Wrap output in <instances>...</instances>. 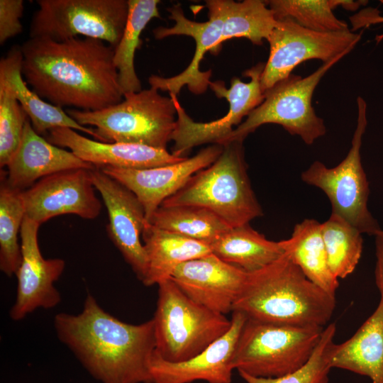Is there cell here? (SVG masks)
<instances>
[{"label": "cell", "instance_id": "obj_35", "mask_svg": "<svg viewBox=\"0 0 383 383\" xmlns=\"http://www.w3.org/2000/svg\"><path fill=\"white\" fill-rule=\"evenodd\" d=\"M23 9L22 0H0L1 44L22 32L21 18Z\"/></svg>", "mask_w": 383, "mask_h": 383}, {"label": "cell", "instance_id": "obj_19", "mask_svg": "<svg viewBox=\"0 0 383 383\" xmlns=\"http://www.w3.org/2000/svg\"><path fill=\"white\" fill-rule=\"evenodd\" d=\"M231 320V326L223 335L190 359L171 362L154 353L150 365L152 383H231L233 355L247 317L233 311Z\"/></svg>", "mask_w": 383, "mask_h": 383}, {"label": "cell", "instance_id": "obj_27", "mask_svg": "<svg viewBox=\"0 0 383 383\" xmlns=\"http://www.w3.org/2000/svg\"><path fill=\"white\" fill-rule=\"evenodd\" d=\"M160 2L158 0H128L126 23L113 56L123 94L142 90L135 70V53L141 44L140 35L143 29L153 18H160L157 6Z\"/></svg>", "mask_w": 383, "mask_h": 383}, {"label": "cell", "instance_id": "obj_23", "mask_svg": "<svg viewBox=\"0 0 383 383\" xmlns=\"http://www.w3.org/2000/svg\"><path fill=\"white\" fill-rule=\"evenodd\" d=\"M332 368L346 370L383 383V294L374 312L347 340L335 345Z\"/></svg>", "mask_w": 383, "mask_h": 383}, {"label": "cell", "instance_id": "obj_32", "mask_svg": "<svg viewBox=\"0 0 383 383\" xmlns=\"http://www.w3.org/2000/svg\"><path fill=\"white\" fill-rule=\"evenodd\" d=\"M265 3L277 21L289 19L305 28L318 32L349 29L346 22L335 16L331 0H270Z\"/></svg>", "mask_w": 383, "mask_h": 383}, {"label": "cell", "instance_id": "obj_3", "mask_svg": "<svg viewBox=\"0 0 383 383\" xmlns=\"http://www.w3.org/2000/svg\"><path fill=\"white\" fill-rule=\"evenodd\" d=\"M335 308V296L310 281L285 252L270 265L248 273L232 312L260 321L324 327Z\"/></svg>", "mask_w": 383, "mask_h": 383}, {"label": "cell", "instance_id": "obj_14", "mask_svg": "<svg viewBox=\"0 0 383 383\" xmlns=\"http://www.w3.org/2000/svg\"><path fill=\"white\" fill-rule=\"evenodd\" d=\"M91 170H68L39 179L22 192L26 216L40 225L65 214L97 218L102 205L94 192Z\"/></svg>", "mask_w": 383, "mask_h": 383}, {"label": "cell", "instance_id": "obj_38", "mask_svg": "<svg viewBox=\"0 0 383 383\" xmlns=\"http://www.w3.org/2000/svg\"><path fill=\"white\" fill-rule=\"evenodd\" d=\"M365 2L367 1L352 0H331V4L333 10L339 6H341L345 10L352 11L357 10L362 5H365L367 3Z\"/></svg>", "mask_w": 383, "mask_h": 383}, {"label": "cell", "instance_id": "obj_8", "mask_svg": "<svg viewBox=\"0 0 383 383\" xmlns=\"http://www.w3.org/2000/svg\"><path fill=\"white\" fill-rule=\"evenodd\" d=\"M349 52L323 63L305 77L292 73L266 90L262 103L234 128L221 145L243 142L249 134L267 123L279 124L291 135L300 137L306 144L312 145L326 133L323 119L316 115L312 106L313 92L325 74Z\"/></svg>", "mask_w": 383, "mask_h": 383}, {"label": "cell", "instance_id": "obj_12", "mask_svg": "<svg viewBox=\"0 0 383 383\" xmlns=\"http://www.w3.org/2000/svg\"><path fill=\"white\" fill-rule=\"evenodd\" d=\"M361 33L351 30L318 32L305 28L289 19L277 21L267 41L270 54L261 75L265 92L287 78L303 62L320 60L328 62L340 54L351 51Z\"/></svg>", "mask_w": 383, "mask_h": 383}, {"label": "cell", "instance_id": "obj_34", "mask_svg": "<svg viewBox=\"0 0 383 383\" xmlns=\"http://www.w3.org/2000/svg\"><path fill=\"white\" fill-rule=\"evenodd\" d=\"M28 116L9 84L0 78V167H6L21 140Z\"/></svg>", "mask_w": 383, "mask_h": 383}, {"label": "cell", "instance_id": "obj_20", "mask_svg": "<svg viewBox=\"0 0 383 383\" xmlns=\"http://www.w3.org/2000/svg\"><path fill=\"white\" fill-rule=\"evenodd\" d=\"M44 138L55 145L70 149L79 159L96 168L147 169L177 163L187 157L177 156L167 149L91 140L70 128H53Z\"/></svg>", "mask_w": 383, "mask_h": 383}, {"label": "cell", "instance_id": "obj_33", "mask_svg": "<svg viewBox=\"0 0 383 383\" xmlns=\"http://www.w3.org/2000/svg\"><path fill=\"white\" fill-rule=\"evenodd\" d=\"M336 332L335 323L324 328L313 353L308 362L297 370L278 377H257L239 373L247 383H328L332 369L331 357L333 353Z\"/></svg>", "mask_w": 383, "mask_h": 383}, {"label": "cell", "instance_id": "obj_5", "mask_svg": "<svg viewBox=\"0 0 383 383\" xmlns=\"http://www.w3.org/2000/svg\"><path fill=\"white\" fill-rule=\"evenodd\" d=\"M150 87L125 93L121 102L99 111H65L81 126L94 127L101 142L167 149L175 128L177 110L172 98Z\"/></svg>", "mask_w": 383, "mask_h": 383}, {"label": "cell", "instance_id": "obj_11", "mask_svg": "<svg viewBox=\"0 0 383 383\" xmlns=\"http://www.w3.org/2000/svg\"><path fill=\"white\" fill-rule=\"evenodd\" d=\"M264 67L265 63L259 62L247 70L244 74L250 78L248 82L233 77L228 89L222 81H211L209 87L215 95L218 98H225L229 102L227 113L213 121L200 123L193 121L180 104L177 96L170 94L177 110L176 126L172 135V140L174 141L172 153L187 157L194 147L202 144L221 145L234 130L233 127L239 126L243 118L248 116L264 101L265 94L261 87V75Z\"/></svg>", "mask_w": 383, "mask_h": 383}, {"label": "cell", "instance_id": "obj_36", "mask_svg": "<svg viewBox=\"0 0 383 383\" xmlns=\"http://www.w3.org/2000/svg\"><path fill=\"white\" fill-rule=\"evenodd\" d=\"M352 24L351 31L354 32L363 27L371 25L383 23V16L379 15V11L377 9L367 8L360 10L356 14L350 17ZM377 42L383 38V35L377 36Z\"/></svg>", "mask_w": 383, "mask_h": 383}, {"label": "cell", "instance_id": "obj_31", "mask_svg": "<svg viewBox=\"0 0 383 383\" xmlns=\"http://www.w3.org/2000/svg\"><path fill=\"white\" fill-rule=\"evenodd\" d=\"M329 267L337 279H344L355 270L362 255V233L340 216L332 213L321 223Z\"/></svg>", "mask_w": 383, "mask_h": 383}, {"label": "cell", "instance_id": "obj_10", "mask_svg": "<svg viewBox=\"0 0 383 383\" xmlns=\"http://www.w3.org/2000/svg\"><path fill=\"white\" fill-rule=\"evenodd\" d=\"M31 18L30 38L55 41L82 35L116 48L128 13L127 0H38Z\"/></svg>", "mask_w": 383, "mask_h": 383}, {"label": "cell", "instance_id": "obj_13", "mask_svg": "<svg viewBox=\"0 0 383 383\" xmlns=\"http://www.w3.org/2000/svg\"><path fill=\"white\" fill-rule=\"evenodd\" d=\"M206 3L209 9L207 21L200 23L189 20L184 16L181 5L177 4L167 9L170 18L174 21V25L153 30L154 37L158 40L175 35L191 36L195 40L196 48L192 62L179 74L170 77L150 76L148 82L151 87L177 96L185 85L194 94H203L209 87L211 71H201L199 65L206 52L216 54L221 48L219 41L226 16V4L225 0H209Z\"/></svg>", "mask_w": 383, "mask_h": 383}, {"label": "cell", "instance_id": "obj_16", "mask_svg": "<svg viewBox=\"0 0 383 383\" xmlns=\"http://www.w3.org/2000/svg\"><path fill=\"white\" fill-rule=\"evenodd\" d=\"M40 224L26 216L20 232L21 262L16 274L18 279L16 299L10 311L13 321L23 319L39 308L52 309L61 301L54 286L65 267L60 258L45 259L38 240Z\"/></svg>", "mask_w": 383, "mask_h": 383}, {"label": "cell", "instance_id": "obj_26", "mask_svg": "<svg viewBox=\"0 0 383 383\" xmlns=\"http://www.w3.org/2000/svg\"><path fill=\"white\" fill-rule=\"evenodd\" d=\"M284 240L285 250L304 275L325 292L335 296L338 279L332 273L321 234V223L306 218L295 225Z\"/></svg>", "mask_w": 383, "mask_h": 383}, {"label": "cell", "instance_id": "obj_22", "mask_svg": "<svg viewBox=\"0 0 383 383\" xmlns=\"http://www.w3.org/2000/svg\"><path fill=\"white\" fill-rule=\"evenodd\" d=\"M22 62L21 46H13L0 60V78L10 86L35 132L44 137L53 128H70L89 134L94 140L101 141L93 128L81 126L62 108L45 101L32 91L23 77Z\"/></svg>", "mask_w": 383, "mask_h": 383}, {"label": "cell", "instance_id": "obj_21", "mask_svg": "<svg viewBox=\"0 0 383 383\" xmlns=\"http://www.w3.org/2000/svg\"><path fill=\"white\" fill-rule=\"evenodd\" d=\"M6 181L11 187L24 191L39 179L74 169L93 170L72 151L55 145L33 129L28 118L18 149L6 166Z\"/></svg>", "mask_w": 383, "mask_h": 383}, {"label": "cell", "instance_id": "obj_29", "mask_svg": "<svg viewBox=\"0 0 383 383\" xmlns=\"http://www.w3.org/2000/svg\"><path fill=\"white\" fill-rule=\"evenodd\" d=\"M6 170L0 171V270L9 277L16 275L21 262L18 243L26 216L22 192L9 186Z\"/></svg>", "mask_w": 383, "mask_h": 383}, {"label": "cell", "instance_id": "obj_6", "mask_svg": "<svg viewBox=\"0 0 383 383\" xmlns=\"http://www.w3.org/2000/svg\"><path fill=\"white\" fill-rule=\"evenodd\" d=\"M154 321L155 350L171 362L190 359L223 335L231 326L226 315L192 300L171 279L158 284Z\"/></svg>", "mask_w": 383, "mask_h": 383}, {"label": "cell", "instance_id": "obj_24", "mask_svg": "<svg viewBox=\"0 0 383 383\" xmlns=\"http://www.w3.org/2000/svg\"><path fill=\"white\" fill-rule=\"evenodd\" d=\"M147 255L143 283L159 284L170 279L180 264L211 253L208 244L158 228L147 221L142 234Z\"/></svg>", "mask_w": 383, "mask_h": 383}, {"label": "cell", "instance_id": "obj_9", "mask_svg": "<svg viewBox=\"0 0 383 383\" xmlns=\"http://www.w3.org/2000/svg\"><path fill=\"white\" fill-rule=\"evenodd\" d=\"M357 104V125L346 157L333 167L314 161L301 173V178L326 194L332 213L344 218L362 233L374 236L381 228L368 209L369 182L360 156L362 136L367 125V104L360 96Z\"/></svg>", "mask_w": 383, "mask_h": 383}, {"label": "cell", "instance_id": "obj_28", "mask_svg": "<svg viewBox=\"0 0 383 383\" xmlns=\"http://www.w3.org/2000/svg\"><path fill=\"white\" fill-rule=\"evenodd\" d=\"M148 222L206 244L232 228L211 211L194 205L160 206Z\"/></svg>", "mask_w": 383, "mask_h": 383}, {"label": "cell", "instance_id": "obj_18", "mask_svg": "<svg viewBox=\"0 0 383 383\" xmlns=\"http://www.w3.org/2000/svg\"><path fill=\"white\" fill-rule=\"evenodd\" d=\"M248 274L210 253L180 264L170 279L194 301L226 315L232 312Z\"/></svg>", "mask_w": 383, "mask_h": 383}, {"label": "cell", "instance_id": "obj_2", "mask_svg": "<svg viewBox=\"0 0 383 383\" xmlns=\"http://www.w3.org/2000/svg\"><path fill=\"white\" fill-rule=\"evenodd\" d=\"M54 328L87 370L102 383H152L150 365L155 350L154 321L123 322L104 310L89 293L82 311L60 313Z\"/></svg>", "mask_w": 383, "mask_h": 383}, {"label": "cell", "instance_id": "obj_15", "mask_svg": "<svg viewBox=\"0 0 383 383\" xmlns=\"http://www.w3.org/2000/svg\"><path fill=\"white\" fill-rule=\"evenodd\" d=\"M91 177L108 211L109 237L143 282L147 271V255L141 239L148 221L143 206L129 189L99 168L91 170Z\"/></svg>", "mask_w": 383, "mask_h": 383}, {"label": "cell", "instance_id": "obj_4", "mask_svg": "<svg viewBox=\"0 0 383 383\" xmlns=\"http://www.w3.org/2000/svg\"><path fill=\"white\" fill-rule=\"evenodd\" d=\"M204 207L231 227L243 226L263 214L247 172L243 142L223 145L217 160L192 175L161 206Z\"/></svg>", "mask_w": 383, "mask_h": 383}, {"label": "cell", "instance_id": "obj_37", "mask_svg": "<svg viewBox=\"0 0 383 383\" xmlns=\"http://www.w3.org/2000/svg\"><path fill=\"white\" fill-rule=\"evenodd\" d=\"M376 266L374 269V279L376 286L381 294H383V230L375 235Z\"/></svg>", "mask_w": 383, "mask_h": 383}, {"label": "cell", "instance_id": "obj_1", "mask_svg": "<svg viewBox=\"0 0 383 383\" xmlns=\"http://www.w3.org/2000/svg\"><path fill=\"white\" fill-rule=\"evenodd\" d=\"M21 48L25 82L49 103L96 111L123 101L115 48L109 44L90 38H30Z\"/></svg>", "mask_w": 383, "mask_h": 383}, {"label": "cell", "instance_id": "obj_25", "mask_svg": "<svg viewBox=\"0 0 383 383\" xmlns=\"http://www.w3.org/2000/svg\"><path fill=\"white\" fill-rule=\"evenodd\" d=\"M208 245L211 253L248 273L265 267L286 252L284 240H268L249 223L231 228Z\"/></svg>", "mask_w": 383, "mask_h": 383}, {"label": "cell", "instance_id": "obj_30", "mask_svg": "<svg viewBox=\"0 0 383 383\" xmlns=\"http://www.w3.org/2000/svg\"><path fill=\"white\" fill-rule=\"evenodd\" d=\"M226 16L219 45L229 39L245 38L260 45L267 40L277 25L273 11L265 1L245 0L235 2L225 0Z\"/></svg>", "mask_w": 383, "mask_h": 383}, {"label": "cell", "instance_id": "obj_17", "mask_svg": "<svg viewBox=\"0 0 383 383\" xmlns=\"http://www.w3.org/2000/svg\"><path fill=\"white\" fill-rule=\"evenodd\" d=\"M223 149V146L214 144L181 162L147 169H99L137 196L148 221L162 203L179 191L192 175L213 163Z\"/></svg>", "mask_w": 383, "mask_h": 383}, {"label": "cell", "instance_id": "obj_7", "mask_svg": "<svg viewBox=\"0 0 383 383\" xmlns=\"http://www.w3.org/2000/svg\"><path fill=\"white\" fill-rule=\"evenodd\" d=\"M325 327L299 326L248 318L238 338L233 364L239 373L278 377L304 365Z\"/></svg>", "mask_w": 383, "mask_h": 383}]
</instances>
